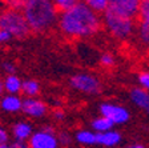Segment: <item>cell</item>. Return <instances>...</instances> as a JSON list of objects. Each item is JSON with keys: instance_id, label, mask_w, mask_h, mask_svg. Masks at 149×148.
Instances as JSON below:
<instances>
[{"instance_id": "2e32d148", "label": "cell", "mask_w": 149, "mask_h": 148, "mask_svg": "<svg viewBox=\"0 0 149 148\" xmlns=\"http://www.w3.org/2000/svg\"><path fill=\"white\" fill-rule=\"evenodd\" d=\"M91 127H92V131H95L96 133H102V132H107V131H111L113 130L115 124L112 123L111 120H108L107 117L104 116H97L95 117L91 123Z\"/></svg>"}, {"instance_id": "9a60e30c", "label": "cell", "mask_w": 149, "mask_h": 148, "mask_svg": "<svg viewBox=\"0 0 149 148\" xmlns=\"http://www.w3.org/2000/svg\"><path fill=\"white\" fill-rule=\"evenodd\" d=\"M22 86L23 81L22 79L16 75H7V77L3 80V87L8 95H17L19 92H22Z\"/></svg>"}, {"instance_id": "6da1fadb", "label": "cell", "mask_w": 149, "mask_h": 148, "mask_svg": "<svg viewBox=\"0 0 149 148\" xmlns=\"http://www.w3.org/2000/svg\"><path fill=\"white\" fill-rule=\"evenodd\" d=\"M59 29L71 39H87L97 35L102 27V16L84 3H77L59 15Z\"/></svg>"}, {"instance_id": "e0dca14e", "label": "cell", "mask_w": 149, "mask_h": 148, "mask_svg": "<svg viewBox=\"0 0 149 148\" xmlns=\"http://www.w3.org/2000/svg\"><path fill=\"white\" fill-rule=\"evenodd\" d=\"M22 92L27 97H35L37 93L40 92V84H39V81L33 80V79L24 80L22 86Z\"/></svg>"}, {"instance_id": "52a82bcc", "label": "cell", "mask_w": 149, "mask_h": 148, "mask_svg": "<svg viewBox=\"0 0 149 148\" xmlns=\"http://www.w3.org/2000/svg\"><path fill=\"white\" fill-rule=\"evenodd\" d=\"M29 148H59V139L51 126H45L41 131L33 132L28 139Z\"/></svg>"}, {"instance_id": "cb8c5ba5", "label": "cell", "mask_w": 149, "mask_h": 148, "mask_svg": "<svg viewBox=\"0 0 149 148\" xmlns=\"http://www.w3.org/2000/svg\"><path fill=\"white\" fill-rule=\"evenodd\" d=\"M3 69H4V72H7L8 75H15L16 67L13 65V63L6 62V63H3Z\"/></svg>"}, {"instance_id": "603a6c76", "label": "cell", "mask_w": 149, "mask_h": 148, "mask_svg": "<svg viewBox=\"0 0 149 148\" xmlns=\"http://www.w3.org/2000/svg\"><path fill=\"white\" fill-rule=\"evenodd\" d=\"M57 139H59V144L60 145L69 147V145L73 143L74 136H72L71 133L67 132V131H61V132H59V135H57Z\"/></svg>"}, {"instance_id": "7402d4cb", "label": "cell", "mask_w": 149, "mask_h": 148, "mask_svg": "<svg viewBox=\"0 0 149 148\" xmlns=\"http://www.w3.org/2000/svg\"><path fill=\"white\" fill-rule=\"evenodd\" d=\"M3 4L8 9H15V11H23L27 0H1Z\"/></svg>"}, {"instance_id": "277c9868", "label": "cell", "mask_w": 149, "mask_h": 148, "mask_svg": "<svg viewBox=\"0 0 149 148\" xmlns=\"http://www.w3.org/2000/svg\"><path fill=\"white\" fill-rule=\"evenodd\" d=\"M0 29L8 32L12 37H17V39H24L31 32V28L22 11L8 8L0 12Z\"/></svg>"}, {"instance_id": "d6986e66", "label": "cell", "mask_w": 149, "mask_h": 148, "mask_svg": "<svg viewBox=\"0 0 149 148\" xmlns=\"http://www.w3.org/2000/svg\"><path fill=\"white\" fill-rule=\"evenodd\" d=\"M137 84L140 88L149 92V69H143L137 75Z\"/></svg>"}, {"instance_id": "8fae6325", "label": "cell", "mask_w": 149, "mask_h": 148, "mask_svg": "<svg viewBox=\"0 0 149 148\" xmlns=\"http://www.w3.org/2000/svg\"><path fill=\"white\" fill-rule=\"evenodd\" d=\"M129 97L136 107L144 109L145 112L149 109V92L148 91L143 90L140 87H134V88L130 90Z\"/></svg>"}, {"instance_id": "4fadbf2b", "label": "cell", "mask_w": 149, "mask_h": 148, "mask_svg": "<svg viewBox=\"0 0 149 148\" xmlns=\"http://www.w3.org/2000/svg\"><path fill=\"white\" fill-rule=\"evenodd\" d=\"M32 126L27 121H19L13 126L12 128V135L15 140L19 142H28V139L32 136Z\"/></svg>"}, {"instance_id": "3957f363", "label": "cell", "mask_w": 149, "mask_h": 148, "mask_svg": "<svg viewBox=\"0 0 149 148\" xmlns=\"http://www.w3.org/2000/svg\"><path fill=\"white\" fill-rule=\"evenodd\" d=\"M102 25L112 37L120 41L129 40L137 29L136 19L116 15L108 9L102 13Z\"/></svg>"}, {"instance_id": "d6a6232c", "label": "cell", "mask_w": 149, "mask_h": 148, "mask_svg": "<svg viewBox=\"0 0 149 148\" xmlns=\"http://www.w3.org/2000/svg\"><path fill=\"white\" fill-rule=\"evenodd\" d=\"M140 23H141V22H140ZM145 24H146V23H145ZM148 25H149V24H148Z\"/></svg>"}, {"instance_id": "ac0fdd59", "label": "cell", "mask_w": 149, "mask_h": 148, "mask_svg": "<svg viewBox=\"0 0 149 148\" xmlns=\"http://www.w3.org/2000/svg\"><path fill=\"white\" fill-rule=\"evenodd\" d=\"M80 1L99 13H104L108 9V0H80Z\"/></svg>"}, {"instance_id": "5bb4252c", "label": "cell", "mask_w": 149, "mask_h": 148, "mask_svg": "<svg viewBox=\"0 0 149 148\" xmlns=\"http://www.w3.org/2000/svg\"><path fill=\"white\" fill-rule=\"evenodd\" d=\"M74 140L83 147H93L97 145L96 132L92 130H79L74 133Z\"/></svg>"}, {"instance_id": "44dd1931", "label": "cell", "mask_w": 149, "mask_h": 148, "mask_svg": "<svg viewBox=\"0 0 149 148\" xmlns=\"http://www.w3.org/2000/svg\"><path fill=\"white\" fill-rule=\"evenodd\" d=\"M99 62H100V65H101L102 68H112V67H115V64H116V59L112 53L104 52L101 56H100Z\"/></svg>"}, {"instance_id": "7c38bea8", "label": "cell", "mask_w": 149, "mask_h": 148, "mask_svg": "<svg viewBox=\"0 0 149 148\" xmlns=\"http://www.w3.org/2000/svg\"><path fill=\"white\" fill-rule=\"evenodd\" d=\"M0 108L9 114H15V112L22 111L23 100L17 95H6L0 100Z\"/></svg>"}, {"instance_id": "7a4b0ae2", "label": "cell", "mask_w": 149, "mask_h": 148, "mask_svg": "<svg viewBox=\"0 0 149 148\" xmlns=\"http://www.w3.org/2000/svg\"><path fill=\"white\" fill-rule=\"evenodd\" d=\"M23 15L33 32H47L52 29L59 22L60 11L52 0H27Z\"/></svg>"}, {"instance_id": "5b68a950", "label": "cell", "mask_w": 149, "mask_h": 148, "mask_svg": "<svg viewBox=\"0 0 149 148\" xmlns=\"http://www.w3.org/2000/svg\"><path fill=\"white\" fill-rule=\"evenodd\" d=\"M69 86L73 90L79 91L85 95H99L102 90V84L97 76L87 72H80V74H74L69 79Z\"/></svg>"}, {"instance_id": "d4e9b609", "label": "cell", "mask_w": 149, "mask_h": 148, "mask_svg": "<svg viewBox=\"0 0 149 148\" xmlns=\"http://www.w3.org/2000/svg\"><path fill=\"white\" fill-rule=\"evenodd\" d=\"M8 139H9L8 132H7L4 128H1V127H0V145L7 144V143H8Z\"/></svg>"}, {"instance_id": "484cf974", "label": "cell", "mask_w": 149, "mask_h": 148, "mask_svg": "<svg viewBox=\"0 0 149 148\" xmlns=\"http://www.w3.org/2000/svg\"><path fill=\"white\" fill-rule=\"evenodd\" d=\"M53 117H55L56 120H64V117H65V112L63 111V109H55L53 111Z\"/></svg>"}, {"instance_id": "ba28073f", "label": "cell", "mask_w": 149, "mask_h": 148, "mask_svg": "<svg viewBox=\"0 0 149 148\" xmlns=\"http://www.w3.org/2000/svg\"><path fill=\"white\" fill-rule=\"evenodd\" d=\"M141 0H108V11L120 16L137 19Z\"/></svg>"}, {"instance_id": "1f68e13d", "label": "cell", "mask_w": 149, "mask_h": 148, "mask_svg": "<svg viewBox=\"0 0 149 148\" xmlns=\"http://www.w3.org/2000/svg\"><path fill=\"white\" fill-rule=\"evenodd\" d=\"M146 114H148V115H149V109H148V111H146Z\"/></svg>"}, {"instance_id": "4dcf8cb0", "label": "cell", "mask_w": 149, "mask_h": 148, "mask_svg": "<svg viewBox=\"0 0 149 148\" xmlns=\"http://www.w3.org/2000/svg\"><path fill=\"white\" fill-rule=\"evenodd\" d=\"M0 148H13L12 145H7V144H4V145H0Z\"/></svg>"}, {"instance_id": "4316f807", "label": "cell", "mask_w": 149, "mask_h": 148, "mask_svg": "<svg viewBox=\"0 0 149 148\" xmlns=\"http://www.w3.org/2000/svg\"><path fill=\"white\" fill-rule=\"evenodd\" d=\"M11 35L8 34V32H6V31H1L0 29V44L1 43H6V41H8V40H11Z\"/></svg>"}, {"instance_id": "f1b7e54d", "label": "cell", "mask_w": 149, "mask_h": 148, "mask_svg": "<svg viewBox=\"0 0 149 148\" xmlns=\"http://www.w3.org/2000/svg\"><path fill=\"white\" fill-rule=\"evenodd\" d=\"M125 148H145V145L141 144V143H132V144L127 145Z\"/></svg>"}, {"instance_id": "ffe728a7", "label": "cell", "mask_w": 149, "mask_h": 148, "mask_svg": "<svg viewBox=\"0 0 149 148\" xmlns=\"http://www.w3.org/2000/svg\"><path fill=\"white\" fill-rule=\"evenodd\" d=\"M52 1L60 12L67 11V9L72 8L73 6H76L77 3H80V0H52Z\"/></svg>"}, {"instance_id": "8992f818", "label": "cell", "mask_w": 149, "mask_h": 148, "mask_svg": "<svg viewBox=\"0 0 149 148\" xmlns=\"http://www.w3.org/2000/svg\"><path fill=\"white\" fill-rule=\"evenodd\" d=\"M99 112L101 116L107 117L115 126H123L128 123L130 119V112L127 107L113 102H102L99 107Z\"/></svg>"}, {"instance_id": "83f0119b", "label": "cell", "mask_w": 149, "mask_h": 148, "mask_svg": "<svg viewBox=\"0 0 149 148\" xmlns=\"http://www.w3.org/2000/svg\"><path fill=\"white\" fill-rule=\"evenodd\" d=\"M12 147L13 148H29L28 145V142H19V140H15L12 143Z\"/></svg>"}, {"instance_id": "30bf717a", "label": "cell", "mask_w": 149, "mask_h": 148, "mask_svg": "<svg viewBox=\"0 0 149 148\" xmlns=\"http://www.w3.org/2000/svg\"><path fill=\"white\" fill-rule=\"evenodd\" d=\"M96 140H97V145L104 148H115L123 140V136L118 131L116 130H111L102 133H96Z\"/></svg>"}, {"instance_id": "9c48e42d", "label": "cell", "mask_w": 149, "mask_h": 148, "mask_svg": "<svg viewBox=\"0 0 149 148\" xmlns=\"http://www.w3.org/2000/svg\"><path fill=\"white\" fill-rule=\"evenodd\" d=\"M22 111L24 112L27 116L29 117H35V119H40V117H44L48 112V108H47V104L43 103L39 99L35 97H27L23 100V108Z\"/></svg>"}, {"instance_id": "f546056e", "label": "cell", "mask_w": 149, "mask_h": 148, "mask_svg": "<svg viewBox=\"0 0 149 148\" xmlns=\"http://www.w3.org/2000/svg\"><path fill=\"white\" fill-rule=\"evenodd\" d=\"M3 91H4V87H3V80L0 79V95L3 93Z\"/></svg>"}]
</instances>
